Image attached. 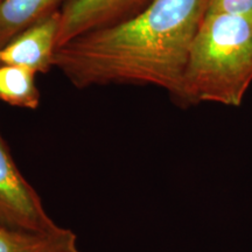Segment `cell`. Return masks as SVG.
I'll list each match as a JSON object with an SVG mask.
<instances>
[{"label": "cell", "mask_w": 252, "mask_h": 252, "mask_svg": "<svg viewBox=\"0 0 252 252\" xmlns=\"http://www.w3.org/2000/svg\"><path fill=\"white\" fill-rule=\"evenodd\" d=\"M206 0H153L135 17L76 36L56 49L54 67L78 89L137 84L180 102L191 43Z\"/></svg>", "instance_id": "cell-1"}, {"label": "cell", "mask_w": 252, "mask_h": 252, "mask_svg": "<svg viewBox=\"0 0 252 252\" xmlns=\"http://www.w3.org/2000/svg\"><path fill=\"white\" fill-rule=\"evenodd\" d=\"M252 83V17L203 14L191 43L180 103L239 106Z\"/></svg>", "instance_id": "cell-2"}, {"label": "cell", "mask_w": 252, "mask_h": 252, "mask_svg": "<svg viewBox=\"0 0 252 252\" xmlns=\"http://www.w3.org/2000/svg\"><path fill=\"white\" fill-rule=\"evenodd\" d=\"M0 224L33 234H55L63 229L48 216L35 189L19 171L1 133Z\"/></svg>", "instance_id": "cell-3"}, {"label": "cell", "mask_w": 252, "mask_h": 252, "mask_svg": "<svg viewBox=\"0 0 252 252\" xmlns=\"http://www.w3.org/2000/svg\"><path fill=\"white\" fill-rule=\"evenodd\" d=\"M153 0H70L61 9L58 48L88 32L133 18ZM56 48V49H58Z\"/></svg>", "instance_id": "cell-4"}, {"label": "cell", "mask_w": 252, "mask_h": 252, "mask_svg": "<svg viewBox=\"0 0 252 252\" xmlns=\"http://www.w3.org/2000/svg\"><path fill=\"white\" fill-rule=\"evenodd\" d=\"M61 11L27 28L0 48V64L19 65L46 74L54 67Z\"/></svg>", "instance_id": "cell-5"}, {"label": "cell", "mask_w": 252, "mask_h": 252, "mask_svg": "<svg viewBox=\"0 0 252 252\" xmlns=\"http://www.w3.org/2000/svg\"><path fill=\"white\" fill-rule=\"evenodd\" d=\"M70 0H1L0 48L40 21L61 11Z\"/></svg>", "instance_id": "cell-6"}, {"label": "cell", "mask_w": 252, "mask_h": 252, "mask_svg": "<svg viewBox=\"0 0 252 252\" xmlns=\"http://www.w3.org/2000/svg\"><path fill=\"white\" fill-rule=\"evenodd\" d=\"M0 252H81L71 230L55 234H33L0 224Z\"/></svg>", "instance_id": "cell-7"}, {"label": "cell", "mask_w": 252, "mask_h": 252, "mask_svg": "<svg viewBox=\"0 0 252 252\" xmlns=\"http://www.w3.org/2000/svg\"><path fill=\"white\" fill-rule=\"evenodd\" d=\"M36 72L19 65L0 64V100L18 108L35 110L40 104Z\"/></svg>", "instance_id": "cell-8"}, {"label": "cell", "mask_w": 252, "mask_h": 252, "mask_svg": "<svg viewBox=\"0 0 252 252\" xmlns=\"http://www.w3.org/2000/svg\"><path fill=\"white\" fill-rule=\"evenodd\" d=\"M228 13L252 17V0H206L204 14Z\"/></svg>", "instance_id": "cell-9"}, {"label": "cell", "mask_w": 252, "mask_h": 252, "mask_svg": "<svg viewBox=\"0 0 252 252\" xmlns=\"http://www.w3.org/2000/svg\"><path fill=\"white\" fill-rule=\"evenodd\" d=\"M0 1H1V0H0Z\"/></svg>", "instance_id": "cell-10"}]
</instances>
